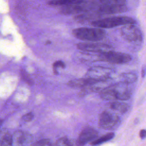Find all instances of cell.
Wrapping results in <instances>:
<instances>
[{
  "label": "cell",
  "mask_w": 146,
  "mask_h": 146,
  "mask_svg": "<svg viewBox=\"0 0 146 146\" xmlns=\"http://www.w3.org/2000/svg\"><path fill=\"white\" fill-rule=\"evenodd\" d=\"M12 140L15 146H27L31 143L32 137L29 134L19 131L14 134Z\"/></svg>",
  "instance_id": "obj_11"
},
{
  "label": "cell",
  "mask_w": 146,
  "mask_h": 146,
  "mask_svg": "<svg viewBox=\"0 0 146 146\" xmlns=\"http://www.w3.org/2000/svg\"><path fill=\"white\" fill-rule=\"evenodd\" d=\"M33 117H34L33 114L31 112H30L23 115L22 117V119L25 121H30L33 119Z\"/></svg>",
  "instance_id": "obj_23"
},
{
  "label": "cell",
  "mask_w": 146,
  "mask_h": 146,
  "mask_svg": "<svg viewBox=\"0 0 146 146\" xmlns=\"http://www.w3.org/2000/svg\"><path fill=\"white\" fill-rule=\"evenodd\" d=\"M0 142L1 146H13L12 136L7 132H3L0 135Z\"/></svg>",
  "instance_id": "obj_15"
},
{
  "label": "cell",
  "mask_w": 146,
  "mask_h": 146,
  "mask_svg": "<svg viewBox=\"0 0 146 146\" xmlns=\"http://www.w3.org/2000/svg\"><path fill=\"white\" fill-rule=\"evenodd\" d=\"M76 46L77 48L81 51L99 54L112 49L110 45L102 43H79Z\"/></svg>",
  "instance_id": "obj_8"
},
{
  "label": "cell",
  "mask_w": 146,
  "mask_h": 146,
  "mask_svg": "<svg viewBox=\"0 0 146 146\" xmlns=\"http://www.w3.org/2000/svg\"><path fill=\"white\" fill-rule=\"evenodd\" d=\"M100 94V96L107 100H127L131 96L128 84L122 82L114 85L108 86L103 89Z\"/></svg>",
  "instance_id": "obj_1"
},
{
  "label": "cell",
  "mask_w": 146,
  "mask_h": 146,
  "mask_svg": "<svg viewBox=\"0 0 146 146\" xmlns=\"http://www.w3.org/2000/svg\"><path fill=\"white\" fill-rule=\"evenodd\" d=\"M112 72L113 70L110 68L95 66L88 70L86 78L95 81H106L110 78Z\"/></svg>",
  "instance_id": "obj_7"
},
{
  "label": "cell",
  "mask_w": 146,
  "mask_h": 146,
  "mask_svg": "<svg viewBox=\"0 0 146 146\" xmlns=\"http://www.w3.org/2000/svg\"><path fill=\"white\" fill-rule=\"evenodd\" d=\"M72 33L76 38L84 41H99L106 36V32L103 29L95 27L76 28L72 30Z\"/></svg>",
  "instance_id": "obj_2"
},
{
  "label": "cell",
  "mask_w": 146,
  "mask_h": 146,
  "mask_svg": "<svg viewBox=\"0 0 146 146\" xmlns=\"http://www.w3.org/2000/svg\"><path fill=\"white\" fill-rule=\"evenodd\" d=\"M96 82H98V81H95L86 78L84 79H78L72 80L68 83V85L70 87H73V88L85 87L93 84Z\"/></svg>",
  "instance_id": "obj_12"
},
{
  "label": "cell",
  "mask_w": 146,
  "mask_h": 146,
  "mask_svg": "<svg viewBox=\"0 0 146 146\" xmlns=\"http://www.w3.org/2000/svg\"><path fill=\"white\" fill-rule=\"evenodd\" d=\"M145 67H144L142 70V73H141V75L143 76V77L144 78V76H145Z\"/></svg>",
  "instance_id": "obj_25"
},
{
  "label": "cell",
  "mask_w": 146,
  "mask_h": 146,
  "mask_svg": "<svg viewBox=\"0 0 146 146\" xmlns=\"http://www.w3.org/2000/svg\"><path fill=\"white\" fill-rule=\"evenodd\" d=\"M120 122V117L116 113L108 111L102 112L99 117V127L105 129H113L118 127Z\"/></svg>",
  "instance_id": "obj_5"
},
{
  "label": "cell",
  "mask_w": 146,
  "mask_h": 146,
  "mask_svg": "<svg viewBox=\"0 0 146 146\" xmlns=\"http://www.w3.org/2000/svg\"><path fill=\"white\" fill-rule=\"evenodd\" d=\"M127 7L126 4H117L111 5H102L99 6L95 11L98 15L101 17L103 15H112L115 14L122 13L127 11Z\"/></svg>",
  "instance_id": "obj_9"
},
{
  "label": "cell",
  "mask_w": 146,
  "mask_h": 146,
  "mask_svg": "<svg viewBox=\"0 0 146 146\" xmlns=\"http://www.w3.org/2000/svg\"><path fill=\"white\" fill-rule=\"evenodd\" d=\"M114 136H115V134L113 132L107 133L106 135H104L99 138L95 139V140L91 142V144L93 145L100 144L104 142L107 141L112 139L114 137Z\"/></svg>",
  "instance_id": "obj_16"
},
{
  "label": "cell",
  "mask_w": 146,
  "mask_h": 146,
  "mask_svg": "<svg viewBox=\"0 0 146 146\" xmlns=\"http://www.w3.org/2000/svg\"><path fill=\"white\" fill-rule=\"evenodd\" d=\"M22 76L23 79L27 83H29V84L31 85V84L33 83L32 79H31V78L29 76V75H28L27 73H22Z\"/></svg>",
  "instance_id": "obj_22"
},
{
  "label": "cell",
  "mask_w": 146,
  "mask_h": 146,
  "mask_svg": "<svg viewBox=\"0 0 146 146\" xmlns=\"http://www.w3.org/2000/svg\"><path fill=\"white\" fill-rule=\"evenodd\" d=\"M53 70L55 74H57V71H58V68H64L65 67V64L64 63V62H63L62 61L60 60H58L55 62L53 64Z\"/></svg>",
  "instance_id": "obj_21"
},
{
  "label": "cell",
  "mask_w": 146,
  "mask_h": 146,
  "mask_svg": "<svg viewBox=\"0 0 146 146\" xmlns=\"http://www.w3.org/2000/svg\"><path fill=\"white\" fill-rule=\"evenodd\" d=\"M120 34L122 37L129 42L135 43L142 40V33L135 24L123 25L120 28Z\"/></svg>",
  "instance_id": "obj_6"
},
{
  "label": "cell",
  "mask_w": 146,
  "mask_h": 146,
  "mask_svg": "<svg viewBox=\"0 0 146 146\" xmlns=\"http://www.w3.org/2000/svg\"><path fill=\"white\" fill-rule=\"evenodd\" d=\"M55 146H73V143L68 138L63 137L56 141Z\"/></svg>",
  "instance_id": "obj_19"
},
{
  "label": "cell",
  "mask_w": 146,
  "mask_h": 146,
  "mask_svg": "<svg viewBox=\"0 0 146 146\" xmlns=\"http://www.w3.org/2000/svg\"><path fill=\"white\" fill-rule=\"evenodd\" d=\"M98 58L99 60L113 64H124L131 60V56L129 54L112 50L99 54Z\"/></svg>",
  "instance_id": "obj_4"
},
{
  "label": "cell",
  "mask_w": 146,
  "mask_h": 146,
  "mask_svg": "<svg viewBox=\"0 0 146 146\" xmlns=\"http://www.w3.org/2000/svg\"><path fill=\"white\" fill-rule=\"evenodd\" d=\"M0 146H1V142H0Z\"/></svg>",
  "instance_id": "obj_26"
},
{
  "label": "cell",
  "mask_w": 146,
  "mask_h": 146,
  "mask_svg": "<svg viewBox=\"0 0 146 146\" xmlns=\"http://www.w3.org/2000/svg\"><path fill=\"white\" fill-rule=\"evenodd\" d=\"M135 20L127 16H116L99 19L91 22V25L100 29H110L128 24H135Z\"/></svg>",
  "instance_id": "obj_3"
},
{
  "label": "cell",
  "mask_w": 146,
  "mask_h": 146,
  "mask_svg": "<svg viewBox=\"0 0 146 146\" xmlns=\"http://www.w3.org/2000/svg\"><path fill=\"white\" fill-rule=\"evenodd\" d=\"M137 76L136 74L132 72H127L124 73L121 75V79L122 80V82L125 83H132L136 81Z\"/></svg>",
  "instance_id": "obj_17"
},
{
  "label": "cell",
  "mask_w": 146,
  "mask_h": 146,
  "mask_svg": "<svg viewBox=\"0 0 146 146\" xmlns=\"http://www.w3.org/2000/svg\"><path fill=\"white\" fill-rule=\"evenodd\" d=\"M99 7L102 5L126 4V0H95Z\"/></svg>",
  "instance_id": "obj_18"
},
{
  "label": "cell",
  "mask_w": 146,
  "mask_h": 146,
  "mask_svg": "<svg viewBox=\"0 0 146 146\" xmlns=\"http://www.w3.org/2000/svg\"><path fill=\"white\" fill-rule=\"evenodd\" d=\"M98 136V132L91 127H86L80 133L76 141V146H83L87 143L96 139Z\"/></svg>",
  "instance_id": "obj_10"
},
{
  "label": "cell",
  "mask_w": 146,
  "mask_h": 146,
  "mask_svg": "<svg viewBox=\"0 0 146 146\" xmlns=\"http://www.w3.org/2000/svg\"><path fill=\"white\" fill-rule=\"evenodd\" d=\"M33 146H52V144L48 139H42L39 140L35 143Z\"/></svg>",
  "instance_id": "obj_20"
},
{
  "label": "cell",
  "mask_w": 146,
  "mask_h": 146,
  "mask_svg": "<svg viewBox=\"0 0 146 146\" xmlns=\"http://www.w3.org/2000/svg\"><path fill=\"white\" fill-rule=\"evenodd\" d=\"M110 108L115 111L121 113H124L128 110V105L125 103L121 102H112L109 105Z\"/></svg>",
  "instance_id": "obj_14"
},
{
  "label": "cell",
  "mask_w": 146,
  "mask_h": 146,
  "mask_svg": "<svg viewBox=\"0 0 146 146\" xmlns=\"http://www.w3.org/2000/svg\"><path fill=\"white\" fill-rule=\"evenodd\" d=\"M140 137L141 139H144L145 136H146V131L145 129H141L140 131V133H139Z\"/></svg>",
  "instance_id": "obj_24"
},
{
  "label": "cell",
  "mask_w": 146,
  "mask_h": 146,
  "mask_svg": "<svg viewBox=\"0 0 146 146\" xmlns=\"http://www.w3.org/2000/svg\"><path fill=\"white\" fill-rule=\"evenodd\" d=\"M85 1L86 0H50L48 2V5L51 6H67L80 3Z\"/></svg>",
  "instance_id": "obj_13"
}]
</instances>
